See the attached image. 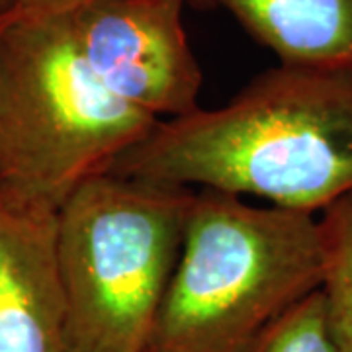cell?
Here are the masks:
<instances>
[{
	"label": "cell",
	"mask_w": 352,
	"mask_h": 352,
	"mask_svg": "<svg viewBox=\"0 0 352 352\" xmlns=\"http://www.w3.org/2000/svg\"><path fill=\"white\" fill-rule=\"evenodd\" d=\"M319 286L314 214L196 190L149 352H247Z\"/></svg>",
	"instance_id": "3"
},
{
	"label": "cell",
	"mask_w": 352,
	"mask_h": 352,
	"mask_svg": "<svg viewBox=\"0 0 352 352\" xmlns=\"http://www.w3.org/2000/svg\"><path fill=\"white\" fill-rule=\"evenodd\" d=\"M317 229L329 331L340 352H352V190L321 212Z\"/></svg>",
	"instance_id": "8"
},
{
	"label": "cell",
	"mask_w": 352,
	"mask_h": 352,
	"mask_svg": "<svg viewBox=\"0 0 352 352\" xmlns=\"http://www.w3.org/2000/svg\"><path fill=\"white\" fill-rule=\"evenodd\" d=\"M280 65L352 71V0H215Z\"/></svg>",
	"instance_id": "7"
},
{
	"label": "cell",
	"mask_w": 352,
	"mask_h": 352,
	"mask_svg": "<svg viewBox=\"0 0 352 352\" xmlns=\"http://www.w3.org/2000/svg\"><path fill=\"white\" fill-rule=\"evenodd\" d=\"M12 4H14V0H0V12L8 10V8H10Z\"/></svg>",
	"instance_id": "11"
},
{
	"label": "cell",
	"mask_w": 352,
	"mask_h": 352,
	"mask_svg": "<svg viewBox=\"0 0 352 352\" xmlns=\"http://www.w3.org/2000/svg\"><path fill=\"white\" fill-rule=\"evenodd\" d=\"M194 192L106 170L63 201L57 264L73 352H149Z\"/></svg>",
	"instance_id": "4"
},
{
	"label": "cell",
	"mask_w": 352,
	"mask_h": 352,
	"mask_svg": "<svg viewBox=\"0 0 352 352\" xmlns=\"http://www.w3.org/2000/svg\"><path fill=\"white\" fill-rule=\"evenodd\" d=\"M0 352H73L57 212L0 200Z\"/></svg>",
	"instance_id": "6"
},
{
	"label": "cell",
	"mask_w": 352,
	"mask_h": 352,
	"mask_svg": "<svg viewBox=\"0 0 352 352\" xmlns=\"http://www.w3.org/2000/svg\"><path fill=\"white\" fill-rule=\"evenodd\" d=\"M159 124L102 85L69 14L0 20V200L59 212Z\"/></svg>",
	"instance_id": "2"
},
{
	"label": "cell",
	"mask_w": 352,
	"mask_h": 352,
	"mask_svg": "<svg viewBox=\"0 0 352 352\" xmlns=\"http://www.w3.org/2000/svg\"><path fill=\"white\" fill-rule=\"evenodd\" d=\"M184 0H94L69 12L76 45L120 100L159 122L200 110V63Z\"/></svg>",
	"instance_id": "5"
},
{
	"label": "cell",
	"mask_w": 352,
	"mask_h": 352,
	"mask_svg": "<svg viewBox=\"0 0 352 352\" xmlns=\"http://www.w3.org/2000/svg\"><path fill=\"white\" fill-rule=\"evenodd\" d=\"M108 170L323 212L352 190V71L278 65L221 108L161 122Z\"/></svg>",
	"instance_id": "1"
},
{
	"label": "cell",
	"mask_w": 352,
	"mask_h": 352,
	"mask_svg": "<svg viewBox=\"0 0 352 352\" xmlns=\"http://www.w3.org/2000/svg\"><path fill=\"white\" fill-rule=\"evenodd\" d=\"M94 0H14V4L0 12V20H25L55 14H69Z\"/></svg>",
	"instance_id": "10"
},
{
	"label": "cell",
	"mask_w": 352,
	"mask_h": 352,
	"mask_svg": "<svg viewBox=\"0 0 352 352\" xmlns=\"http://www.w3.org/2000/svg\"><path fill=\"white\" fill-rule=\"evenodd\" d=\"M247 352H340L329 331L319 289L280 315Z\"/></svg>",
	"instance_id": "9"
}]
</instances>
